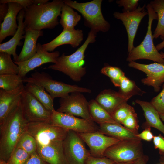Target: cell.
I'll return each mask as SVG.
<instances>
[{"label": "cell", "instance_id": "cell-1", "mask_svg": "<svg viewBox=\"0 0 164 164\" xmlns=\"http://www.w3.org/2000/svg\"><path fill=\"white\" fill-rule=\"evenodd\" d=\"M28 122L23 115L20 102L0 124V159L7 162L22 135Z\"/></svg>", "mask_w": 164, "mask_h": 164}, {"label": "cell", "instance_id": "cell-2", "mask_svg": "<svg viewBox=\"0 0 164 164\" xmlns=\"http://www.w3.org/2000/svg\"><path fill=\"white\" fill-rule=\"evenodd\" d=\"M63 0H54L41 4H32L24 10L25 29L42 30L52 29L59 24Z\"/></svg>", "mask_w": 164, "mask_h": 164}, {"label": "cell", "instance_id": "cell-3", "mask_svg": "<svg viewBox=\"0 0 164 164\" xmlns=\"http://www.w3.org/2000/svg\"><path fill=\"white\" fill-rule=\"evenodd\" d=\"M97 32L91 30L84 43L72 54L66 55L63 53L58 58L56 63L50 65L47 69L62 72L73 81H80L86 73L83 67L85 53L89 44L95 42Z\"/></svg>", "mask_w": 164, "mask_h": 164}, {"label": "cell", "instance_id": "cell-4", "mask_svg": "<svg viewBox=\"0 0 164 164\" xmlns=\"http://www.w3.org/2000/svg\"><path fill=\"white\" fill-rule=\"evenodd\" d=\"M63 2L80 13L85 26L97 33L106 32L110 27V24L105 20L101 10L102 0H93L84 3L76 1L64 0Z\"/></svg>", "mask_w": 164, "mask_h": 164}, {"label": "cell", "instance_id": "cell-5", "mask_svg": "<svg viewBox=\"0 0 164 164\" xmlns=\"http://www.w3.org/2000/svg\"><path fill=\"white\" fill-rule=\"evenodd\" d=\"M146 7L148 22L146 35L141 43L134 47L128 53L126 60L129 62L139 59H145L164 64V59L154 45L152 31V22L154 20H158L157 15L150 3L147 4Z\"/></svg>", "mask_w": 164, "mask_h": 164}, {"label": "cell", "instance_id": "cell-6", "mask_svg": "<svg viewBox=\"0 0 164 164\" xmlns=\"http://www.w3.org/2000/svg\"><path fill=\"white\" fill-rule=\"evenodd\" d=\"M23 82L33 83L43 87L52 98L65 97L70 93L79 92L91 93V90L76 85H71L54 80L48 73L36 71L29 77L23 78Z\"/></svg>", "mask_w": 164, "mask_h": 164}, {"label": "cell", "instance_id": "cell-7", "mask_svg": "<svg viewBox=\"0 0 164 164\" xmlns=\"http://www.w3.org/2000/svg\"><path fill=\"white\" fill-rule=\"evenodd\" d=\"M141 140H121L109 147L104 156L117 163L134 162L144 155Z\"/></svg>", "mask_w": 164, "mask_h": 164}, {"label": "cell", "instance_id": "cell-8", "mask_svg": "<svg viewBox=\"0 0 164 164\" xmlns=\"http://www.w3.org/2000/svg\"><path fill=\"white\" fill-rule=\"evenodd\" d=\"M68 131L46 122H28L26 129V132L34 137L37 143L41 145L55 140H63Z\"/></svg>", "mask_w": 164, "mask_h": 164}, {"label": "cell", "instance_id": "cell-9", "mask_svg": "<svg viewBox=\"0 0 164 164\" xmlns=\"http://www.w3.org/2000/svg\"><path fill=\"white\" fill-rule=\"evenodd\" d=\"M77 132L68 131L63 141L64 153L68 164H85L91 154Z\"/></svg>", "mask_w": 164, "mask_h": 164}, {"label": "cell", "instance_id": "cell-10", "mask_svg": "<svg viewBox=\"0 0 164 164\" xmlns=\"http://www.w3.org/2000/svg\"><path fill=\"white\" fill-rule=\"evenodd\" d=\"M50 123L67 130L77 133H88L97 132L99 127L94 122L83 118L58 112L55 109L52 112Z\"/></svg>", "mask_w": 164, "mask_h": 164}, {"label": "cell", "instance_id": "cell-11", "mask_svg": "<svg viewBox=\"0 0 164 164\" xmlns=\"http://www.w3.org/2000/svg\"><path fill=\"white\" fill-rule=\"evenodd\" d=\"M20 104L23 115L28 122L50 123L52 112L47 110L25 89L22 94Z\"/></svg>", "mask_w": 164, "mask_h": 164}, {"label": "cell", "instance_id": "cell-12", "mask_svg": "<svg viewBox=\"0 0 164 164\" xmlns=\"http://www.w3.org/2000/svg\"><path fill=\"white\" fill-rule=\"evenodd\" d=\"M59 108L57 111L73 116L81 117L91 122H94L90 115L88 102L81 92L71 93L59 100Z\"/></svg>", "mask_w": 164, "mask_h": 164}, {"label": "cell", "instance_id": "cell-13", "mask_svg": "<svg viewBox=\"0 0 164 164\" xmlns=\"http://www.w3.org/2000/svg\"><path fill=\"white\" fill-rule=\"evenodd\" d=\"M145 4L139 6L135 11L132 12H116L114 16L121 21L126 29L128 36V52L129 53L135 47L134 41L139 25L143 18L148 15L145 10Z\"/></svg>", "mask_w": 164, "mask_h": 164}, {"label": "cell", "instance_id": "cell-14", "mask_svg": "<svg viewBox=\"0 0 164 164\" xmlns=\"http://www.w3.org/2000/svg\"><path fill=\"white\" fill-rule=\"evenodd\" d=\"M90 149L91 155L96 158L104 157L106 150L120 140L106 135L99 131L88 133H77Z\"/></svg>", "mask_w": 164, "mask_h": 164}, {"label": "cell", "instance_id": "cell-15", "mask_svg": "<svg viewBox=\"0 0 164 164\" xmlns=\"http://www.w3.org/2000/svg\"><path fill=\"white\" fill-rule=\"evenodd\" d=\"M128 66L145 73L147 77L141 80L142 82L144 85L152 87L155 92L159 91L164 84V64L157 62L143 64L132 61Z\"/></svg>", "mask_w": 164, "mask_h": 164}, {"label": "cell", "instance_id": "cell-16", "mask_svg": "<svg viewBox=\"0 0 164 164\" xmlns=\"http://www.w3.org/2000/svg\"><path fill=\"white\" fill-rule=\"evenodd\" d=\"M60 55L58 51L49 52L45 50L42 45L38 43L36 53L33 57L25 61L14 62L18 66V74L23 78L30 71L42 65L49 63H56Z\"/></svg>", "mask_w": 164, "mask_h": 164}, {"label": "cell", "instance_id": "cell-17", "mask_svg": "<svg viewBox=\"0 0 164 164\" xmlns=\"http://www.w3.org/2000/svg\"><path fill=\"white\" fill-rule=\"evenodd\" d=\"M63 141L55 140L43 145L37 144L36 152L49 164H68L64 153Z\"/></svg>", "mask_w": 164, "mask_h": 164}, {"label": "cell", "instance_id": "cell-18", "mask_svg": "<svg viewBox=\"0 0 164 164\" xmlns=\"http://www.w3.org/2000/svg\"><path fill=\"white\" fill-rule=\"evenodd\" d=\"M24 89L23 84L11 91L0 89V124L19 104Z\"/></svg>", "mask_w": 164, "mask_h": 164}, {"label": "cell", "instance_id": "cell-19", "mask_svg": "<svg viewBox=\"0 0 164 164\" xmlns=\"http://www.w3.org/2000/svg\"><path fill=\"white\" fill-rule=\"evenodd\" d=\"M83 39V31L80 29H63L62 32L50 42L42 45L43 48L48 52H53L58 47L64 44L70 45L76 48Z\"/></svg>", "mask_w": 164, "mask_h": 164}, {"label": "cell", "instance_id": "cell-20", "mask_svg": "<svg viewBox=\"0 0 164 164\" xmlns=\"http://www.w3.org/2000/svg\"><path fill=\"white\" fill-rule=\"evenodd\" d=\"M8 4V13L3 21L1 24V43L7 37L13 36L15 35L18 28L16 20L18 15L20 11L24 9L22 5L17 3L11 2Z\"/></svg>", "mask_w": 164, "mask_h": 164}, {"label": "cell", "instance_id": "cell-21", "mask_svg": "<svg viewBox=\"0 0 164 164\" xmlns=\"http://www.w3.org/2000/svg\"><path fill=\"white\" fill-rule=\"evenodd\" d=\"M129 99L123 96L119 91L107 89L101 91L95 100L111 115L119 106L123 103L127 102Z\"/></svg>", "mask_w": 164, "mask_h": 164}, {"label": "cell", "instance_id": "cell-22", "mask_svg": "<svg viewBox=\"0 0 164 164\" xmlns=\"http://www.w3.org/2000/svg\"><path fill=\"white\" fill-rule=\"evenodd\" d=\"M24 42L22 48L18 55L15 62L27 60L33 57L37 52V41L38 38L43 36L42 30L25 29Z\"/></svg>", "mask_w": 164, "mask_h": 164}, {"label": "cell", "instance_id": "cell-23", "mask_svg": "<svg viewBox=\"0 0 164 164\" xmlns=\"http://www.w3.org/2000/svg\"><path fill=\"white\" fill-rule=\"evenodd\" d=\"M24 10L23 9L18 15L17 19L18 28L13 37L9 41L0 44V52H5L12 55L14 61H16L18 56L16 53L17 46L21 45L20 40L24 38Z\"/></svg>", "mask_w": 164, "mask_h": 164}, {"label": "cell", "instance_id": "cell-24", "mask_svg": "<svg viewBox=\"0 0 164 164\" xmlns=\"http://www.w3.org/2000/svg\"><path fill=\"white\" fill-rule=\"evenodd\" d=\"M99 132L120 140H141L136 134L117 123H106L99 125Z\"/></svg>", "mask_w": 164, "mask_h": 164}, {"label": "cell", "instance_id": "cell-25", "mask_svg": "<svg viewBox=\"0 0 164 164\" xmlns=\"http://www.w3.org/2000/svg\"><path fill=\"white\" fill-rule=\"evenodd\" d=\"M135 102L142 108L146 121V127H152L164 135V125L161 121L159 114L150 102L137 99Z\"/></svg>", "mask_w": 164, "mask_h": 164}, {"label": "cell", "instance_id": "cell-26", "mask_svg": "<svg viewBox=\"0 0 164 164\" xmlns=\"http://www.w3.org/2000/svg\"><path fill=\"white\" fill-rule=\"evenodd\" d=\"M24 88L47 110L52 112L55 109L54 100L43 87L33 83H27Z\"/></svg>", "mask_w": 164, "mask_h": 164}, {"label": "cell", "instance_id": "cell-27", "mask_svg": "<svg viewBox=\"0 0 164 164\" xmlns=\"http://www.w3.org/2000/svg\"><path fill=\"white\" fill-rule=\"evenodd\" d=\"M88 107L90 116L94 122L99 125L106 123H117L95 99H92L89 102Z\"/></svg>", "mask_w": 164, "mask_h": 164}, {"label": "cell", "instance_id": "cell-28", "mask_svg": "<svg viewBox=\"0 0 164 164\" xmlns=\"http://www.w3.org/2000/svg\"><path fill=\"white\" fill-rule=\"evenodd\" d=\"M60 23L63 29H73L81 19V15L64 2L62 7Z\"/></svg>", "mask_w": 164, "mask_h": 164}, {"label": "cell", "instance_id": "cell-29", "mask_svg": "<svg viewBox=\"0 0 164 164\" xmlns=\"http://www.w3.org/2000/svg\"><path fill=\"white\" fill-rule=\"evenodd\" d=\"M154 11L158 16V22L154 32L153 38L157 39L159 37L163 40H164V0H154L150 2Z\"/></svg>", "mask_w": 164, "mask_h": 164}, {"label": "cell", "instance_id": "cell-30", "mask_svg": "<svg viewBox=\"0 0 164 164\" xmlns=\"http://www.w3.org/2000/svg\"><path fill=\"white\" fill-rule=\"evenodd\" d=\"M119 92L124 96L130 98L135 95H142L145 92L142 91L135 84L125 75L121 80Z\"/></svg>", "mask_w": 164, "mask_h": 164}, {"label": "cell", "instance_id": "cell-31", "mask_svg": "<svg viewBox=\"0 0 164 164\" xmlns=\"http://www.w3.org/2000/svg\"><path fill=\"white\" fill-rule=\"evenodd\" d=\"M23 78L19 74L0 75V88L6 91L14 90L23 84Z\"/></svg>", "mask_w": 164, "mask_h": 164}, {"label": "cell", "instance_id": "cell-32", "mask_svg": "<svg viewBox=\"0 0 164 164\" xmlns=\"http://www.w3.org/2000/svg\"><path fill=\"white\" fill-rule=\"evenodd\" d=\"M19 73L18 66L12 60L11 55L0 52V75L18 74Z\"/></svg>", "mask_w": 164, "mask_h": 164}, {"label": "cell", "instance_id": "cell-33", "mask_svg": "<svg viewBox=\"0 0 164 164\" xmlns=\"http://www.w3.org/2000/svg\"><path fill=\"white\" fill-rule=\"evenodd\" d=\"M16 147L23 150L31 155L36 152L37 143L34 137L26 132L19 139Z\"/></svg>", "mask_w": 164, "mask_h": 164}, {"label": "cell", "instance_id": "cell-34", "mask_svg": "<svg viewBox=\"0 0 164 164\" xmlns=\"http://www.w3.org/2000/svg\"><path fill=\"white\" fill-rule=\"evenodd\" d=\"M101 73L108 77L116 87H119L121 79L125 75L124 73L119 67L110 66L103 67Z\"/></svg>", "mask_w": 164, "mask_h": 164}, {"label": "cell", "instance_id": "cell-35", "mask_svg": "<svg viewBox=\"0 0 164 164\" xmlns=\"http://www.w3.org/2000/svg\"><path fill=\"white\" fill-rule=\"evenodd\" d=\"M134 112L135 111L134 108L128 104L127 102H125L119 106L114 111L111 116L117 123L121 124L128 116Z\"/></svg>", "mask_w": 164, "mask_h": 164}, {"label": "cell", "instance_id": "cell-36", "mask_svg": "<svg viewBox=\"0 0 164 164\" xmlns=\"http://www.w3.org/2000/svg\"><path fill=\"white\" fill-rule=\"evenodd\" d=\"M30 155L23 150L16 147L11 154L7 162L8 164H25Z\"/></svg>", "mask_w": 164, "mask_h": 164}, {"label": "cell", "instance_id": "cell-37", "mask_svg": "<svg viewBox=\"0 0 164 164\" xmlns=\"http://www.w3.org/2000/svg\"><path fill=\"white\" fill-rule=\"evenodd\" d=\"M121 124H122L125 128L135 134H138V121L137 114L135 112L130 114L121 122Z\"/></svg>", "mask_w": 164, "mask_h": 164}, {"label": "cell", "instance_id": "cell-38", "mask_svg": "<svg viewBox=\"0 0 164 164\" xmlns=\"http://www.w3.org/2000/svg\"><path fill=\"white\" fill-rule=\"evenodd\" d=\"M150 102L159 114H164V84L161 91Z\"/></svg>", "mask_w": 164, "mask_h": 164}, {"label": "cell", "instance_id": "cell-39", "mask_svg": "<svg viewBox=\"0 0 164 164\" xmlns=\"http://www.w3.org/2000/svg\"><path fill=\"white\" fill-rule=\"evenodd\" d=\"M138 0H119L116 3L119 7H123L122 12H132L135 11L139 6Z\"/></svg>", "mask_w": 164, "mask_h": 164}, {"label": "cell", "instance_id": "cell-40", "mask_svg": "<svg viewBox=\"0 0 164 164\" xmlns=\"http://www.w3.org/2000/svg\"><path fill=\"white\" fill-rule=\"evenodd\" d=\"M114 161L106 157L96 158L91 155L86 160L85 164H117Z\"/></svg>", "mask_w": 164, "mask_h": 164}, {"label": "cell", "instance_id": "cell-41", "mask_svg": "<svg viewBox=\"0 0 164 164\" xmlns=\"http://www.w3.org/2000/svg\"><path fill=\"white\" fill-rule=\"evenodd\" d=\"M153 142L154 147L158 149L161 155H164V138L161 134L157 136H154Z\"/></svg>", "mask_w": 164, "mask_h": 164}, {"label": "cell", "instance_id": "cell-42", "mask_svg": "<svg viewBox=\"0 0 164 164\" xmlns=\"http://www.w3.org/2000/svg\"><path fill=\"white\" fill-rule=\"evenodd\" d=\"M137 136L141 139L150 142L153 139L154 135L151 131V127H146L142 132L137 135Z\"/></svg>", "mask_w": 164, "mask_h": 164}, {"label": "cell", "instance_id": "cell-43", "mask_svg": "<svg viewBox=\"0 0 164 164\" xmlns=\"http://www.w3.org/2000/svg\"><path fill=\"white\" fill-rule=\"evenodd\" d=\"M25 164H49L42 159L37 152L30 155Z\"/></svg>", "mask_w": 164, "mask_h": 164}, {"label": "cell", "instance_id": "cell-44", "mask_svg": "<svg viewBox=\"0 0 164 164\" xmlns=\"http://www.w3.org/2000/svg\"><path fill=\"white\" fill-rule=\"evenodd\" d=\"M17 3L22 5L24 9L33 4V0H0V4L8 3L9 2Z\"/></svg>", "mask_w": 164, "mask_h": 164}, {"label": "cell", "instance_id": "cell-45", "mask_svg": "<svg viewBox=\"0 0 164 164\" xmlns=\"http://www.w3.org/2000/svg\"><path fill=\"white\" fill-rule=\"evenodd\" d=\"M8 10V3L0 4V23L1 24L7 15Z\"/></svg>", "mask_w": 164, "mask_h": 164}, {"label": "cell", "instance_id": "cell-46", "mask_svg": "<svg viewBox=\"0 0 164 164\" xmlns=\"http://www.w3.org/2000/svg\"><path fill=\"white\" fill-rule=\"evenodd\" d=\"M148 156L144 155L134 162V164H146L148 161Z\"/></svg>", "mask_w": 164, "mask_h": 164}, {"label": "cell", "instance_id": "cell-47", "mask_svg": "<svg viewBox=\"0 0 164 164\" xmlns=\"http://www.w3.org/2000/svg\"><path fill=\"white\" fill-rule=\"evenodd\" d=\"M33 4H45L48 2V0H33Z\"/></svg>", "mask_w": 164, "mask_h": 164}, {"label": "cell", "instance_id": "cell-48", "mask_svg": "<svg viewBox=\"0 0 164 164\" xmlns=\"http://www.w3.org/2000/svg\"><path fill=\"white\" fill-rule=\"evenodd\" d=\"M158 51L164 48V40L161 43L158 44L155 46Z\"/></svg>", "mask_w": 164, "mask_h": 164}, {"label": "cell", "instance_id": "cell-49", "mask_svg": "<svg viewBox=\"0 0 164 164\" xmlns=\"http://www.w3.org/2000/svg\"><path fill=\"white\" fill-rule=\"evenodd\" d=\"M159 161L162 164H164V155H161Z\"/></svg>", "mask_w": 164, "mask_h": 164}, {"label": "cell", "instance_id": "cell-50", "mask_svg": "<svg viewBox=\"0 0 164 164\" xmlns=\"http://www.w3.org/2000/svg\"><path fill=\"white\" fill-rule=\"evenodd\" d=\"M134 162L119 163H117V164H134Z\"/></svg>", "mask_w": 164, "mask_h": 164}, {"label": "cell", "instance_id": "cell-51", "mask_svg": "<svg viewBox=\"0 0 164 164\" xmlns=\"http://www.w3.org/2000/svg\"><path fill=\"white\" fill-rule=\"evenodd\" d=\"M0 164H8L6 161L2 159H0Z\"/></svg>", "mask_w": 164, "mask_h": 164}, {"label": "cell", "instance_id": "cell-52", "mask_svg": "<svg viewBox=\"0 0 164 164\" xmlns=\"http://www.w3.org/2000/svg\"><path fill=\"white\" fill-rule=\"evenodd\" d=\"M159 115L160 118L164 121V114H159Z\"/></svg>", "mask_w": 164, "mask_h": 164}, {"label": "cell", "instance_id": "cell-53", "mask_svg": "<svg viewBox=\"0 0 164 164\" xmlns=\"http://www.w3.org/2000/svg\"><path fill=\"white\" fill-rule=\"evenodd\" d=\"M160 53L162 58L164 59V53L162 52H161Z\"/></svg>", "mask_w": 164, "mask_h": 164}, {"label": "cell", "instance_id": "cell-54", "mask_svg": "<svg viewBox=\"0 0 164 164\" xmlns=\"http://www.w3.org/2000/svg\"><path fill=\"white\" fill-rule=\"evenodd\" d=\"M162 164L161 163V164Z\"/></svg>", "mask_w": 164, "mask_h": 164}]
</instances>
